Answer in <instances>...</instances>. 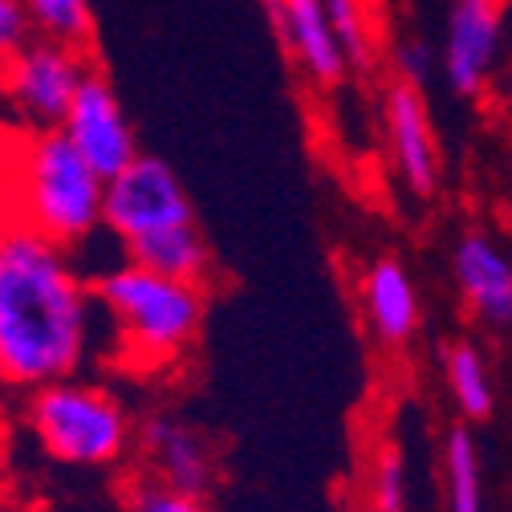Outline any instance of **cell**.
I'll use <instances>...</instances> for the list:
<instances>
[{
	"mask_svg": "<svg viewBox=\"0 0 512 512\" xmlns=\"http://www.w3.org/2000/svg\"><path fill=\"white\" fill-rule=\"evenodd\" d=\"M407 452L399 439H382L370 464V512H407Z\"/></svg>",
	"mask_w": 512,
	"mask_h": 512,
	"instance_id": "e0dca14e",
	"label": "cell"
},
{
	"mask_svg": "<svg viewBox=\"0 0 512 512\" xmlns=\"http://www.w3.org/2000/svg\"><path fill=\"white\" fill-rule=\"evenodd\" d=\"M261 5H265V13H269V21L281 13V5H285V0H261Z\"/></svg>",
	"mask_w": 512,
	"mask_h": 512,
	"instance_id": "7402d4cb",
	"label": "cell"
},
{
	"mask_svg": "<svg viewBox=\"0 0 512 512\" xmlns=\"http://www.w3.org/2000/svg\"><path fill=\"white\" fill-rule=\"evenodd\" d=\"M90 49L33 37L5 61V110L25 131H61L82 82L90 78Z\"/></svg>",
	"mask_w": 512,
	"mask_h": 512,
	"instance_id": "8992f818",
	"label": "cell"
},
{
	"mask_svg": "<svg viewBox=\"0 0 512 512\" xmlns=\"http://www.w3.org/2000/svg\"><path fill=\"white\" fill-rule=\"evenodd\" d=\"M439 374H443V391L452 399V407L460 411L464 423H484L496 411V378L488 366V354L468 342L456 338L439 350Z\"/></svg>",
	"mask_w": 512,
	"mask_h": 512,
	"instance_id": "5bb4252c",
	"label": "cell"
},
{
	"mask_svg": "<svg viewBox=\"0 0 512 512\" xmlns=\"http://www.w3.org/2000/svg\"><path fill=\"white\" fill-rule=\"evenodd\" d=\"M0 110H5V57H0Z\"/></svg>",
	"mask_w": 512,
	"mask_h": 512,
	"instance_id": "cb8c5ba5",
	"label": "cell"
},
{
	"mask_svg": "<svg viewBox=\"0 0 512 512\" xmlns=\"http://www.w3.org/2000/svg\"><path fill=\"white\" fill-rule=\"evenodd\" d=\"M508 0H447L439 33V78L456 98H480L500 70Z\"/></svg>",
	"mask_w": 512,
	"mask_h": 512,
	"instance_id": "52a82bcc",
	"label": "cell"
},
{
	"mask_svg": "<svg viewBox=\"0 0 512 512\" xmlns=\"http://www.w3.org/2000/svg\"><path fill=\"white\" fill-rule=\"evenodd\" d=\"M273 29L289 53L293 66L317 86V90H338L354 61L326 13L322 0H285L281 13L273 17Z\"/></svg>",
	"mask_w": 512,
	"mask_h": 512,
	"instance_id": "4fadbf2b",
	"label": "cell"
},
{
	"mask_svg": "<svg viewBox=\"0 0 512 512\" xmlns=\"http://www.w3.org/2000/svg\"><path fill=\"white\" fill-rule=\"evenodd\" d=\"M443 504L447 512H488L484 456L472 423H452L443 435Z\"/></svg>",
	"mask_w": 512,
	"mask_h": 512,
	"instance_id": "9a60e30c",
	"label": "cell"
},
{
	"mask_svg": "<svg viewBox=\"0 0 512 512\" xmlns=\"http://www.w3.org/2000/svg\"><path fill=\"white\" fill-rule=\"evenodd\" d=\"M25 5H29L33 21H37L41 37L90 49V41H94V9H90V0H25Z\"/></svg>",
	"mask_w": 512,
	"mask_h": 512,
	"instance_id": "2e32d148",
	"label": "cell"
},
{
	"mask_svg": "<svg viewBox=\"0 0 512 512\" xmlns=\"http://www.w3.org/2000/svg\"><path fill=\"white\" fill-rule=\"evenodd\" d=\"M126 512H212L204 496H191V492H179V488H167L159 480H139L135 492H131V504Z\"/></svg>",
	"mask_w": 512,
	"mask_h": 512,
	"instance_id": "d6986e66",
	"label": "cell"
},
{
	"mask_svg": "<svg viewBox=\"0 0 512 512\" xmlns=\"http://www.w3.org/2000/svg\"><path fill=\"white\" fill-rule=\"evenodd\" d=\"M0 512H21V508H17V500H9L5 492H0Z\"/></svg>",
	"mask_w": 512,
	"mask_h": 512,
	"instance_id": "603a6c76",
	"label": "cell"
},
{
	"mask_svg": "<svg viewBox=\"0 0 512 512\" xmlns=\"http://www.w3.org/2000/svg\"><path fill=\"white\" fill-rule=\"evenodd\" d=\"M94 277L29 224L0 228V382L41 391L86 370L102 346Z\"/></svg>",
	"mask_w": 512,
	"mask_h": 512,
	"instance_id": "6da1fadb",
	"label": "cell"
},
{
	"mask_svg": "<svg viewBox=\"0 0 512 512\" xmlns=\"http://www.w3.org/2000/svg\"><path fill=\"white\" fill-rule=\"evenodd\" d=\"M139 456L151 480L191 492V496H208L216 476H220V456L212 435L179 411H155L147 423H139Z\"/></svg>",
	"mask_w": 512,
	"mask_h": 512,
	"instance_id": "9c48e42d",
	"label": "cell"
},
{
	"mask_svg": "<svg viewBox=\"0 0 512 512\" xmlns=\"http://www.w3.org/2000/svg\"><path fill=\"white\" fill-rule=\"evenodd\" d=\"M17 196L21 224L70 252L106 232V179L61 131H29L17 163Z\"/></svg>",
	"mask_w": 512,
	"mask_h": 512,
	"instance_id": "5b68a950",
	"label": "cell"
},
{
	"mask_svg": "<svg viewBox=\"0 0 512 512\" xmlns=\"http://www.w3.org/2000/svg\"><path fill=\"white\" fill-rule=\"evenodd\" d=\"M431 70H439V53L423 41V37H399L395 41V78L403 82H415V86H427Z\"/></svg>",
	"mask_w": 512,
	"mask_h": 512,
	"instance_id": "ffe728a7",
	"label": "cell"
},
{
	"mask_svg": "<svg viewBox=\"0 0 512 512\" xmlns=\"http://www.w3.org/2000/svg\"><path fill=\"white\" fill-rule=\"evenodd\" d=\"M504 78H508V90H512V57H508V66H504Z\"/></svg>",
	"mask_w": 512,
	"mask_h": 512,
	"instance_id": "d4e9b609",
	"label": "cell"
},
{
	"mask_svg": "<svg viewBox=\"0 0 512 512\" xmlns=\"http://www.w3.org/2000/svg\"><path fill=\"white\" fill-rule=\"evenodd\" d=\"M452 281L468 313L488 330H512V256L480 228L452 248Z\"/></svg>",
	"mask_w": 512,
	"mask_h": 512,
	"instance_id": "7c38bea8",
	"label": "cell"
},
{
	"mask_svg": "<svg viewBox=\"0 0 512 512\" xmlns=\"http://www.w3.org/2000/svg\"><path fill=\"white\" fill-rule=\"evenodd\" d=\"M61 135H66L82 159L102 175V179H114L118 171L131 167L143 151H139V139H135V126L126 118L110 78L102 70H90V78L82 82L66 122H61Z\"/></svg>",
	"mask_w": 512,
	"mask_h": 512,
	"instance_id": "30bf717a",
	"label": "cell"
},
{
	"mask_svg": "<svg viewBox=\"0 0 512 512\" xmlns=\"http://www.w3.org/2000/svg\"><path fill=\"white\" fill-rule=\"evenodd\" d=\"M378 118H382L387 163H391L395 179L403 183V191L411 200H435L443 163H439V139L431 126V106L423 98V86L395 78L382 90Z\"/></svg>",
	"mask_w": 512,
	"mask_h": 512,
	"instance_id": "ba28073f",
	"label": "cell"
},
{
	"mask_svg": "<svg viewBox=\"0 0 512 512\" xmlns=\"http://www.w3.org/2000/svg\"><path fill=\"white\" fill-rule=\"evenodd\" d=\"M37 37V21L25 0H0V57H13Z\"/></svg>",
	"mask_w": 512,
	"mask_h": 512,
	"instance_id": "44dd1931",
	"label": "cell"
},
{
	"mask_svg": "<svg viewBox=\"0 0 512 512\" xmlns=\"http://www.w3.org/2000/svg\"><path fill=\"white\" fill-rule=\"evenodd\" d=\"M106 236L126 261L143 269L200 285L216 277L212 244L196 220L187 187L175 167L155 155H139L126 171L106 179Z\"/></svg>",
	"mask_w": 512,
	"mask_h": 512,
	"instance_id": "3957f363",
	"label": "cell"
},
{
	"mask_svg": "<svg viewBox=\"0 0 512 512\" xmlns=\"http://www.w3.org/2000/svg\"><path fill=\"white\" fill-rule=\"evenodd\" d=\"M25 423L53 464L78 472H106L122 464L139 443V427L122 399L106 382H94L86 374L33 391Z\"/></svg>",
	"mask_w": 512,
	"mask_h": 512,
	"instance_id": "277c9868",
	"label": "cell"
},
{
	"mask_svg": "<svg viewBox=\"0 0 512 512\" xmlns=\"http://www.w3.org/2000/svg\"><path fill=\"white\" fill-rule=\"evenodd\" d=\"M358 309L362 326L382 350H407L423 330L419 281L403 256L382 252L358 273Z\"/></svg>",
	"mask_w": 512,
	"mask_h": 512,
	"instance_id": "8fae6325",
	"label": "cell"
},
{
	"mask_svg": "<svg viewBox=\"0 0 512 512\" xmlns=\"http://www.w3.org/2000/svg\"><path fill=\"white\" fill-rule=\"evenodd\" d=\"M350 61H354V70H370V61H374V33H370V17H366V0H322Z\"/></svg>",
	"mask_w": 512,
	"mask_h": 512,
	"instance_id": "ac0fdd59",
	"label": "cell"
},
{
	"mask_svg": "<svg viewBox=\"0 0 512 512\" xmlns=\"http://www.w3.org/2000/svg\"><path fill=\"white\" fill-rule=\"evenodd\" d=\"M98 309L106 317V358L135 374H167L196 350L208 322V285L179 281L135 261H122L94 277Z\"/></svg>",
	"mask_w": 512,
	"mask_h": 512,
	"instance_id": "7a4b0ae2",
	"label": "cell"
}]
</instances>
